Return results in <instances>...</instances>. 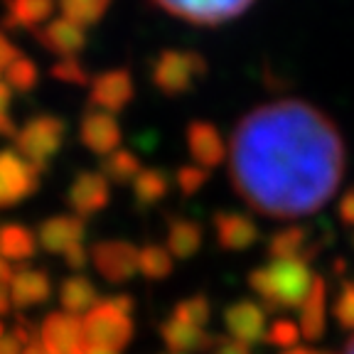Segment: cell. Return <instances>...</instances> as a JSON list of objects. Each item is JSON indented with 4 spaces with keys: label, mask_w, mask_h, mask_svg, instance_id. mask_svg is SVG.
Instances as JSON below:
<instances>
[{
    "label": "cell",
    "mask_w": 354,
    "mask_h": 354,
    "mask_svg": "<svg viewBox=\"0 0 354 354\" xmlns=\"http://www.w3.org/2000/svg\"><path fill=\"white\" fill-rule=\"evenodd\" d=\"M136 88H133V77L128 69H109L91 79L88 88V101L99 109H106L111 113H118L131 104Z\"/></svg>",
    "instance_id": "obj_11"
},
{
    "label": "cell",
    "mask_w": 354,
    "mask_h": 354,
    "mask_svg": "<svg viewBox=\"0 0 354 354\" xmlns=\"http://www.w3.org/2000/svg\"><path fill=\"white\" fill-rule=\"evenodd\" d=\"M37 251V236L22 224L0 227V256L10 261H28Z\"/></svg>",
    "instance_id": "obj_26"
},
{
    "label": "cell",
    "mask_w": 354,
    "mask_h": 354,
    "mask_svg": "<svg viewBox=\"0 0 354 354\" xmlns=\"http://www.w3.org/2000/svg\"><path fill=\"white\" fill-rule=\"evenodd\" d=\"M308 229L303 227H288L276 232L268 239V256L271 261L276 259H303L310 261L317 254V246L308 243Z\"/></svg>",
    "instance_id": "obj_22"
},
{
    "label": "cell",
    "mask_w": 354,
    "mask_h": 354,
    "mask_svg": "<svg viewBox=\"0 0 354 354\" xmlns=\"http://www.w3.org/2000/svg\"><path fill=\"white\" fill-rule=\"evenodd\" d=\"M50 74L55 79H59V82L77 84V86H86V84H91L88 82L91 77H88L86 66H84L77 57H64V59H59L57 64H52Z\"/></svg>",
    "instance_id": "obj_32"
},
{
    "label": "cell",
    "mask_w": 354,
    "mask_h": 354,
    "mask_svg": "<svg viewBox=\"0 0 354 354\" xmlns=\"http://www.w3.org/2000/svg\"><path fill=\"white\" fill-rule=\"evenodd\" d=\"M160 337L162 342L170 347L172 354H187V352H209L214 335L205 332L202 327L187 325L175 317H167L160 325Z\"/></svg>",
    "instance_id": "obj_18"
},
{
    "label": "cell",
    "mask_w": 354,
    "mask_h": 354,
    "mask_svg": "<svg viewBox=\"0 0 354 354\" xmlns=\"http://www.w3.org/2000/svg\"><path fill=\"white\" fill-rule=\"evenodd\" d=\"M167 192H170V177L165 170H158V167H145L133 180V197H136L138 209L155 207L167 197Z\"/></svg>",
    "instance_id": "obj_25"
},
{
    "label": "cell",
    "mask_w": 354,
    "mask_h": 354,
    "mask_svg": "<svg viewBox=\"0 0 354 354\" xmlns=\"http://www.w3.org/2000/svg\"><path fill=\"white\" fill-rule=\"evenodd\" d=\"M209 354H251L249 344L239 342L234 337H224V335H216L214 342H212Z\"/></svg>",
    "instance_id": "obj_36"
},
{
    "label": "cell",
    "mask_w": 354,
    "mask_h": 354,
    "mask_svg": "<svg viewBox=\"0 0 354 354\" xmlns=\"http://www.w3.org/2000/svg\"><path fill=\"white\" fill-rule=\"evenodd\" d=\"M10 305H12L10 290H8L6 283H0V315H8V313H10Z\"/></svg>",
    "instance_id": "obj_42"
},
{
    "label": "cell",
    "mask_w": 354,
    "mask_h": 354,
    "mask_svg": "<svg viewBox=\"0 0 354 354\" xmlns=\"http://www.w3.org/2000/svg\"><path fill=\"white\" fill-rule=\"evenodd\" d=\"M155 3L194 25H221L241 15L254 0H155Z\"/></svg>",
    "instance_id": "obj_7"
},
{
    "label": "cell",
    "mask_w": 354,
    "mask_h": 354,
    "mask_svg": "<svg viewBox=\"0 0 354 354\" xmlns=\"http://www.w3.org/2000/svg\"><path fill=\"white\" fill-rule=\"evenodd\" d=\"M42 347L50 354H86V339H84V322L69 313H52L44 317Z\"/></svg>",
    "instance_id": "obj_9"
},
{
    "label": "cell",
    "mask_w": 354,
    "mask_h": 354,
    "mask_svg": "<svg viewBox=\"0 0 354 354\" xmlns=\"http://www.w3.org/2000/svg\"><path fill=\"white\" fill-rule=\"evenodd\" d=\"M64 263L72 268V271L82 273L84 271V266L88 263V251L84 249V243H79V246H72V249L64 254Z\"/></svg>",
    "instance_id": "obj_37"
},
{
    "label": "cell",
    "mask_w": 354,
    "mask_h": 354,
    "mask_svg": "<svg viewBox=\"0 0 354 354\" xmlns=\"http://www.w3.org/2000/svg\"><path fill=\"white\" fill-rule=\"evenodd\" d=\"M140 170V160L131 150H113L101 160V175L116 185H133Z\"/></svg>",
    "instance_id": "obj_27"
},
{
    "label": "cell",
    "mask_w": 354,
    "mask_h": 354,
    "mask_svg": "<svg viewBox=\"0 0 354 354\" xmlns=\"http://www.w3.org/2000/svg\"><path fill=\"white\" fill-rule=\"evenodd\" d=\"M37 79H39L37 66H35V62L28 59V57L20 55L10 66H8V86L20 91V94L32 91V88L37 86Z\"/></svg>",
    "instance_id": "obj_31"
},
{
    "label": "cell",
    "mask_w": 354,
    "mask_h": 354,
    "mask_svg": "<svg viewBox=\"0 0 354 354\" xmlns=\"http://www.w3.org/2000/svg\"><path fill=\"white\" fill-rule=\"evenodd\" d=\"M55 0H8L6 25L8 30H35L50 20Z\"/></svg>",
    "instance_id": "obj_21"
},
{
    "label": "cell",
    "mask_w": 354,
    "mask_h": 354,
    "mask_svg": "<svg viewBox=\"0 0 354 354\" xmlns=\"http://www.w3.org/2000/svg\"><path fill=\"white\" fill-rule=\"evenodd\" d=\"M209 315H212V305L205 295H192V298H185L175 305L172 310V317L180 322H187V325H194V327H202L209 322Z\"/></svg>",
    "instance_id": "obj_30"
},
{
    "label": "cell",
    "mask_w": 354,
    "mask_h": 354,
    "mask_svg": "<svg viewBox=\"0 0 354 354\" xmlns=\"http://www.w3.org/2000/svg\"><path fill=\"white\" fill-rule=\"evenodd\" d=\"M109 6H111V0H59V8L66 20L77 22L82 28L96 25V22L104 17Z\"/></svg>",
    "instance_id": "obj_29"
},
{
    "label": "cell",
    "mask_w": 354,
    "mask_h": 354,
    "mask_svg": "<svg viewBox=\"0 0 354 354\" xmlns=\"http://www.w3.org/2000/svg\"><path fill=\"white\" fill-rule=\"evenodd\" d=\"M342 354H354V335L349 337V342L344 344V352Z\"/></svg>",
    "instance_id": "obj_48"
},
{
    "label": "cell",
    "mask_w": 354,
    "mask_h": 354,
    "mask_svg": "<svg viewBox=\"0 0 354 354\" xmlns=\"http://www.w3.org/2000/svg\"><path fill=\"white\" fill-rule=\"evenodd\" d=\"M335 317L342 330L354 332V281L342 283L339 288V295L335 300Z\"/></svg>",
    "instance_id": "obj_34"
},
{
    "label": "cell",
    "mask_w": 354,
    "mask_h": 354,
    "mask_svg": "<svg viewBox=\"0 0 354 354\" xmlns=\"http://www.w3.org/2000/svg\"><path fill=\"white\" fill-rule=\"evenodd\" d=\"M37 42L57 57H77L86 47V32L77 22L57 17L37 30Z\"/></svg>",
    "instance_id": "obj_16"
},
{
    "label": "cell",
    "mask_w": 354,
    "mask_h": 354,
    "mask_svg": "<svg viewBox=\"0 0 354 354\" xmlns=\"http://www.w3.org/2000/svg\"><path fill=\"white\" fill-rule=\"evenodd\" d=\"M86 234V224L77 214H55L44 219L37 229V241L47 254H66L79 246Z\"/></svg>",
    "instance_id": "obj_13"
},
{
    "label": "cell",
    "mask_w": 354,
    "mask_h": 354,
    "mask_svg": "<svg viewBox=\"0 0 354 354\" xmlns=\"http://www.w3.org/2000/svg\"><path fill=\"white\" fill-rule=\"evenodd\" d=\"M138 271L148 281H162L172 273V254L158 243H148L138 251Z\"/></svg>",
    "instance_id": "obj_28"
},
{
    "label": "cell",
    "mask_w": 354,
    "mask_h": 354,
    "mask_svg": "<svg viewBox=\"0 0 354 354\" xmlns=\"http://www.w3.org/2000/svg\"><path fill=\"white\" fill-rule=\"evenodd\" d=\"M133 337V320L128 313L109 300H101L84 317V339L94 347H109L121 352Z\"/></svg>",
    "instance_id": "obj_5"
},
{
    "label": "cell",
    "mask_w": 354,
    "mask_h": 354,
    "mask_svg": "<svg viewBox=\"0 0 354 354\" xmlns=\"http://www.w3.org/2000/svg\"><path fill=\"white\" fill-rule=\"evenodd\" d=\"M0 332H3V327H0ZM0 337H3V335H0Z\"/></svg>",
    "instance_id": "obj_49"
},
{
    "label": "cell",
    "mask_w": 354,
    "mask_h": 354,
    "mask_svg": "<svg viewBox=\"0 0 354 354\" xmlns=\"http://www.w3.org/2000/svg\"><path fill=\"white\" fill-rule=\"evenodd\" d=\"M17 57H20V52L12 47V42L6 37V35L0 32V72H3V69H8V66H10Z\"/></svg>",
    "instance_id": "obj_39"
},
{
    "label": "cell",
    "mask_w": 354,
    "mask_h": 354,
    "mask_svg": "<svg viewBox=\"0 0 354 354\" xmlns=\"http://www.w3.org/2000/svg\"><path fill=\"white\" fill-rule=\"evenodd\" d=\"M352 246H354V236H352Z\"/></svg>",
    "instance_id": "obj_50"
},
{
    "label": "cell",
    "mask_w": 354,
    "mask_h": 354,
    "mask_svg": "<svg viewBox=\"0 0 354 354\" xmlns=\"http://www.w3.org/2000/svg\"><path fill=\"white\" fill-rule=\"evenodd\" d=\"M59 300L62 308L69 313V315H84L88 310H94L96 305L101 303L99 300V290L86 276L77 273V276H69L59 288Z\"/></svg>",
    "instance_id": "obj_23"
},
{
    "label": "cell",
    "mask_w": 354,
    "mask_h": 354,
    "mask_svg": "<svg viewBox=\"0 0 354 354\" xmlns=\"http://www.w3.org/2000/svg\"><path fill=\"white\" fill-rule=\"evenodd\" d=\"M10 278H12V268L10 266H8V261L3 259V256H0V283H10Z\"/></svg>",
    "instance_id": "obj_45"
},
{
    "label": "cell",
    "mask_w": 354,
    "mask_h": 354,
    "mask_svg": "<svg viewBox=\"0 0 354 354\" xmlns=\"http://www.w3.org/2000/svg\"><path fill=\"white\" fill-rule=\"evenodd\" d=\"M207 180H209V172L202 170V167H197V165L180 167V170H177V175H175L177 187H180V192H183L185 197H192V194H197L199 189L207 185Z\"/></svg>",
    "instance_id": "obj_35"
},
{
    "label": "cell",
    "mask_w": 354,
    "mask_h": 354,
    "mask_svg": "<svg viewBox=\"0 0 354 354\" xmlns=\"http://www.w3.org/2000/svg\"><path fill=\"white\" fill-rule=\"evenodd\" d=\"M86 354H118L116 349L109 347H94V344H86Z\"/></svg>",
    "instance_id": "obj_46"
},
{
    "label": "cell",
    "mask_w": 354,
    "mask_h": 354,
    "mask_svg": "<svg viewBox=\"0 0 354 354\" xmlns=\"http://www.w3.org/2000/svg\"><path fill=\"white\" fill-rule=\"evenodd\" d=\"M224 325L229 335L243 344H259L266 339V308L254 300H236L224 310Z\"/></svg>",
    "instance_id": "obj_12"
},
{
    "label": "cell",
    "mask_w": 354,
    "mask_h": 354,
    "mask_svg": "<svg viewBox=\"0 0 354 354\" xmlns=\"http://www.w3.org/2000/svg\"><path fill=\"white\" fill-rule=\"evenodd\" d=\"M42 170L15 150H0V209L15 207L39 189Z\"/></svg>",
    "instance_id": "obj_6"
},
{
    "label": "cell",
    "mask_w": 354,
    "mask_h": 354,
    "mask_svg": "<svg viewBox=\"0 0 354 354\" xmlns=\"http://www.w3.org/2000/svg\"><path fill=\"white\" fill-rule=\"evenodd\" d=\"M111 303L116 305V308H121L123 313H128V315L133 313V298H131V295H126V293L113 295V298H111Z\"/></svg>",
    "instance_id": "obj_43"
},
{
    "label": "cell",
    "mask_w": 354,
    "mask_h": 354,
    "mask_svg": "<svg viewBox=\"0 0 354 354\" xmlns=\"http://www.w3.org/2000/svg\"><path fill=\"white\" fill-rule=\"evenodd\" d=\"M286 354H325V352H313V349H300V347H295V349H288Z\"/></svg>",
    "instance_id": "obj_47"
},
{
    "label": "cell",
    "mask_w": 354,
    "mask_h": 354,
    "mask_svg": "<svg viewBox=\"0 0 354 354\" xmlns=\"http://www.w3.org/2000/svg\"><path fill=\"white\" fill-rule=\"evenodd\" d=\"M337 212H339L342 224L354 227V187L342 194V199H339V205H337Z\"/></svg>",
    "instance_id": "obj_38"
},
{
    "label": "cell",
    "mask_w": 354,
    "mask_h": 354,
    "mask_svg": "<svg viewBox=\"0 0 354 354\" xmlns=\"http://www.w3.org/2000/svg\"><path fill=\"white\" fill-rule=\"evenodd\" d=\"M10 99H12L10 86H8V84L0 79V111H8V106H10Z\"/></svg>",
    "instance_id": "obj_44"
},
{
    "label": "cell",
    "mask_w": 354,
    "mask_h": 354,
    "mask_svg": "<svg viewBox=\"0 0 354 354\" xmlns=\"http://www.w3.org/2000/svg\"><path fill=\"white\" fill-rule=\"evenodd\" d=\"M300 339V327L290 320H276L268 332H266V342L276 344V347L283 349H293Z\"/></svg>",
    "instance_id": "obj_33"
},
{
    "label": "cell",
    "mask_w": 354,
    "mask_h": 354,
    "mask_svg": "<svg viewBox=\"0 0 354 354\" xmlns=\"http://www.w3.org/2000/svg\"><path fill=\"white\" fill-rule=\"evenodd\" d=\"M347 165L339 128L300 99L261 104L236 123L229 177L239 197L271 219H300L337 194Z\"/></svg>",
    "instance_id": "obj_1"
},
{
    "label": "cell",
    "mask_w": 354,
    "mask_h": 354,
    "mask_svg": "<svg viewBox=\"0 0 354 354\" xmlns=\"http://www.w3.org/2000/svg\"><path fill=\"white\" fill-rule=\"evenodd\" d=\"M79 138L91 153L111 155L121 143V126L109 111H86L79 126Z\"/></svg>",
    "instance_id": "obj_14"
},
{
    "label": "cell",
    "mask_w": 354,
    "mask_h": 354,
    "mask_svg": "<svg viewBox=\"0 0 354 354\" xmlns=\"http://www.w3.org/2000/svg\"><path fill=\"white\" fill-rule=\"evenodd\" d=\"M187 148L197 165L202 167H216L224 160V140H221L216 126L209 121H192L187 126Z\"/></svg>",
    "instance_id": "obj_17"
},
{
    "label": "cell",
    "mask_w": 354,
    "mask_h": 354,
    "mask_svg": "<svg viewBox=\"0 0 354 354\" xmlns=\"http://www.w3.org/2000/svg\"><path fill=\"white\" fill-rule=\"evenodd\" d=\"M207 77V62L197 52L185 50H165L155 57L150 64V79L155 88L170 99L189 94L197 82Z\"/></svg>",
    "instance_id": "obj_3"
},
{
    "label": "cell",
    "mask_w": 354,
    "mask_h": 354,
    "mask_svg": "<svg viewBox=\"0 0 354 354\" xmlns=\"http://www.w3.org/2000/svg\"><path fill=\"white\" fill-rule=\"evenodd\" d=\"M109 180L101 172H79L72 180V185H69V189H66V202L74 209V214L82 216V219L99 214L109 205Z\"/></svg>",
    "instance_id": "obj_10"
},
{
    "label": "cell",
    "mask_w": 354,
    "mask_h": 354,
    "mask_svg": "<svg viewBox=\"0 0 354 354\" xmlns=\"http://www.w3.org/2000/svg\"><path fill=\"white\" fill-rule=\"evenodd\" d=\"M315 276L303 259H276L249 273V286L268 310L300 308Z\"/></svg>",
    "instance_id": "obj_2"
},
{
    "label": "cell",
    "mask_w": 354,
    "mask_h": 354,
    "mask_svg": "<svg viewBox=\"0 0 354 354\" xmlns=\"http://www.w3.org/2000/svg\"><path fill=\"white\" fill-rule=\"evenodd\" d=\"M325 281L320 276H315L313 286H310V293L308 298L303 300L300 305V337L310 339V342H315L325 335Z\"/></svg>",
    "instance_id": "obj_20"
},
{
    "label": "cell",
    "mask_w": 354,
    "mask_h": 354,
    "mask_svg": "<svg viewBox=\"0 0 354 354\" xmlns=\"http://www.w3.org/2000/svg\"><path fill=\"white\" fill-rule=\"evenodd\" d=\"M22 352H25V347H22L15 335L0 337V354H22Z\"/></svg>",
    "instance_id": "obj_41"
},
{
    "label": "cell",
    "mask_w": 354,
    "mask_h": 354,
    "mask_svg": "<svg viewBox=\"0 0 354 354\" xmlns=\"http://www.w3.org/2000/svg\"><path fill=\"white\" fill-rule=\"evenodd\" d=\"M52 295V281L44 271L20 268L10 278V298L15 308H32L47 303Z\"/></svg>",
    "instance_id": "obj_19"
},
{
    "label": "cell",
    "mask_w": 354,
    "mask_h": 354,
    "mask_svg": "<svg viewBox=\"0 0 354 354\" xmlns=\"http://www.w3.org/2000/svg\"><path fill=\"white\" fill-rule=\"evenodd\" d=\"M0 138H17V126L8 111H0Z\"/></svg>",
    "instance_id": "obj_40"
},
{
    "label": "cell",
    "mask_w": 354,
    "mask_h": 354,
    "mask_svg": "<svg viewBox=\"0 0 354 354\" xmlns=\"http://www.w3.org/2000/svg\"><path fill=\"white\" fill-rule=\"evenodd\" d=\"M66 136V123L59 116H42L30 118L25 126L17 131V150L28 162H32L37 170H44L50 165L52 158L62 150Z\"/></svg>",
    "instance_id": "obj_4"
},
{
    "label": "cell",
    "mask_w": 354,
    "mask_h": 354,
    "mask_svg": "<svg viewBox=\"0 0 354 354\" xmlns=\"http://www.w3.org/2000/svg\"><path fill=\"white\" fill-rule=\"evenodd\" d=\"M202 246V227L187 216H170L167 221V249L177 259H189Z\"/></svg>",
    "instance_id": "obj_24"
},
{
    "label": "cell",
    "mask_w": 354,
    "mask_h": 354,
    "mask_svg": "<svg viewBox=\"0 0 354 354\" xmlns=\"http://www.w3.org/2000/svg\"><path fill=\"white\" fill-rule=\"evenodd\" d=\"M91 261L109 283H126L138 271V249L128 241L106 239L91 246Z\"/></svg>",
    "instance_id": "obj_8"
},
{
    "label": "cell",
    "mask_w": 354,
    "mask_h": 354,
    "mask_svg": "<svg viewBox=\"0 0 354 354\" xmlns=\"http://www.w3.org/2000/svg\"><path fill=\"white\" fill-rule=\"evenodd\" d=\"M216 232V241L224 251H246L259 241V227L251 216L241 212L221 209L212 219Z\"/></svg>",
    "instance_id": "obj_15"
}]
</instances>
